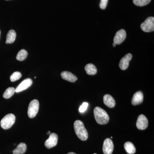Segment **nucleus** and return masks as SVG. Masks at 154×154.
I'll return each mask as SVG.
<instances>
[{"label":"nucleus","mask_w":154,"mask_h":154,"mask_svg":"<svg viewBox=\"0 0 154 154\" xmlns=\"http://www.w3.org/2000/svg\"><path fill=\"white\" fill-rule=\"evenodd\" d=\"M67 154H76L74 152H69Z\"/></svg>","instance_id":"obj_25"},{"label":"nucleus","mask_w":154,"mask_h":154,"mask_svg":"<svg viewBox=\"0 0 154 154\" xmlns=\"http://www.w3.org/2000/svg\"><path fill=\"white\" fill-rule=\"evenodd\" d=\"M39 103L38 100L34 99L29 104L28 106V114L29 118L35 117L38 113L39 109Z\"/></svg>","instance_id":"obj_4"},{"label":"nucleus","mask_w":154,"mask_h":154,"mask_svg":"<svg viewBox=\"0 0 154 154\" xmlns=\"http://www.w3.org/2000/svg\"><path fill=\"white\" fill-rule=\"evenodd\" d=\"M75 132L78 137L82 140L85 141L88 139V134L85 128L84 123L79 120H77L74 123Z\"/></svg>","instance_id":"obj_1"},{"label":"nucleus","mask_w":154,"mask_h":154,"mask_svg":"<svg viewBox=\"0 0 154 154\" xmlns=\"http://www.w3.org/2000/svg\"><path fill=\"white\" fill-rule=\"evenodd\" d=\"M143 101V95L141 91L135 93L131 100V104L134 106L140 105Z\"/></svg>","instance_id":"obj_12"},{"label":"nucleus","mask_w":154,"mask_h":154,"mask_svg":"<svg viewBox=\"0 0 154 154\" xmlns=\"http://www.w3.org/2000/svg\"><path fill=\"white\" fill-rule=\"evenodd\" d=\"M58 137L56 134L52 133L49 135V137L45 141V146L48 149H51L55 146L57 143Z\"/></svg>","instance_id":"obj_6"},{"label":"nucleus","mask_w":154,"mask_h":154,"mask_svg":"<svg viewBox=\"0 0 154 154\" xmlns=\"http://www.w3.org/2000/svg\"><path fill=\"white\" fill-rule=\"evenodd\" d=\"M17 36L16 31L14 30H9L6 36V44H11L14 42Z\"/></svg>","instance_id":"obj_15"},{"label":"nucleus","mask_w":154,"mask_h":154,"mask_svg":"<svg viewBox=\"0 0 154 154\" xmlns=\"http://www.w3.org/2000/svg\"><path fill=\"white\" fill-rule=\"evenodd\" d=\"M126 37V33L125 30L121 29L118 30L113 38V43L116 45H120L125 40Z\"/></svg>","instance_id":"obj_9"},{"label":"nucleus","mask_w":154,"mask_h":154,"mask_svg":"<svg viewBox=\"0 0 154 154\" xmlns=\"http://www.w3.org/2000/svg\"><path fill=\"white\" fill-rule=\"evenodd\" d=\"M85 70L88 75H94L97 73V70L96 66L92 63L86 65L85 67Z\"/></svg>","instance_id":"obj_17"},{"label":"nucleus","mask_w":154,"mask_h":154,"mask_svg":"<svg viewBox=\"0 0 154 154\" xmlns=\"http://www.w3.org/2000/svg\"><path fill=\"white\" fill-rule=\"evenodd\" d=\"M28 53L25 49H22L17 54L16 58L18 60L22 61L26 59L28 57Z\"/></svg>","instance_id":"obj_20"},{"label":"nucleus","mask_w":154,"mask_h":154,"mask_svg":"<svg viewBox=\"0 0 154 154\" xmlns=\"http://www.w3.org/2000/svg\"><path fill=\"white\" fill-rule=\"evenodd\" d=\"M50 131H48V132L47 133V134H50Z\"/></svg>","instance_id":"obj_27"},{"label":"nucleus","mask_w":154,"mask_h":154,"mask_svg":"<svg viewBox=\"0 0 154 154\" xmlns=\"http://www.w3.org/2000/svg\"><path fill=\"white\" fill-rule=\"evenodd\" d=\"M141 29L144 32H150L154 30V17H149L140 25Z\"/></svg>","instance_id":"obj_5"},{"label":"nucleus","mask_w":154,"mask_h":154,"mask_svg":"<svg viewBox=\"0 0 154 154\" xmlns=\"http://www.w3.org/2000/svg\"><path fill=\"white\" fill-rule=\"evenodd\" d=\"M22 74L19 72H15L12 74L10 77L11 82H15L19 80L22 77Z\"/></svg>","instance_id":"obj_22"},{"label":"nucleus","mask_w":154,"mask_h":154,"mask_svg":"<svg viewBox=\"0 0 154 154\" xmlns=\"http://www.w3.org/2000/svg\"><path fill=\"white\" fill-rule=\"evenodd\" d=\"M94 154H96V153H94Z\"/></svg>","instance_id":"obj_29"},{"label":"nucleus","mask_w":154,"mask_h":154,"mask_svg":"<svg viewBox=\"0 0 154 154\" xmlns=\"http://www.w3.org/2000/svg\"><path fill=\"white\" fill-rule=\"evenodd\" d=\"M114 149L113 141L110 138L104 140L103 146V152L104 154H112Z\"/></svg>","instance_id":"obj_8"},{"label":"nucleus","mask_w":154,"mask_h":154,"mask_svg":"<svg viewBox=\"0 0 154 154\" xmlns=\"http://www.w3.org/2000/svg\"><path fill=\"white\" fill-rule=\"evenodd\" d=\"M61 76L64 80H66L70 82L74 83L78 80V78L71 72H62L61 73Z\"/></svg>","instance_id":"obj_13"},{"label":"nucleus","mask_w":154,"mask_h":154,"mask_svg":"<svg viewBox=\"0 0 154 154\" xmlns=\"http://www.w3.org/2000/svg\"><path fill=\"white\" fill-rule=\"evenodd\" d=\"M124 148L128 153L134 154L135 153L136 148L133 144L131 142H127L124 144Z\"/></svg>","instance_id":"obj_18"},{"label":"nucleus","mask_w":154,"mask_h":154,"mask_svg":"<svg viewBox=\"0 0 154 154\" xmlns=\"http://www.w3.org/2000/svg\"><path fill=\"white\" fill-rule=\"evenodd\" d=\"M132 58L131 54L128 53L122 57L119 63V67L122 70H126L129 66V62Z\"/></svg>","instance_id":"obj_10"},{"label":"nucleus","mask_w":154,"mask_h":154,"mask_svg":"<svg viewBox=\"0 0 154 154\" xmlns=\"http://www.w3.org/2000/svg\"><path fill=\"white\" fill-rule=\"evenodd\" d=\"M27 150V145L24 143H21L13 151V154H23Z\"/></svg>","instance_id":"obj_16"},{"label":"nucleus","mask_w":154,"mask_h":154,"mask_svg":"<svg viewBox=\"0 0 154 154\" xmlns=\"http://www.w3.org/2000/svg\"><path fill=\"white\" fill-rule=\"evenodd\" d=\"M16 121V116L14 114H7L1 120V126L3 129L7 130L11 128Z\"/></svg>","instance_id":"obj_3"},{"label":"nucleus","mask_w":154,"mask_h":154,"mask_svg":"<svg viewBox=\"0 0 154 154\" xmlns=\"http://www.w3.org/2000/svg\"><path fill=\"white\" fill-rule=\"evenodd\" d=\"M15 92H16V89L13 87L7 88L3 94V97L5 99H10L14 95Z\"/></svg>","instance_id":"obj_19"},{"label":"nucleus","mask_w":154,"mask_h":154,"mask_svg":"<svg viewBox=\"0 0 154 154\" xmlns=\"http://www.w3.org/2000/svg\"><path fill=\"white\" fill-rule=\"evenodd\" d=\"M88 106V103L87 102H84L82 105H81L79 107V110L80 113H84L87 110Z\"/></svg>","instance_id":"obj_23"},{"label":"nucleus","mask_w":154,"mask_h":154,"mask_svg":"<svg viewBox=\"0 0 154 154\" xmlns=\"http://www.w3.org/2000/svg\"><path fill=\"white\" fill-rule=\"evenodd\" d=\"M108 0H101L100 3V8L102 10H105L107 7Z\"/></svg>","instance_id":"obj_24"},{"label":"nucleus","mask_w":154,"mask_h":154,"mask_svg":"<svg viewBox=\"0 0 154 154\" xmlns=\"http://www.w3.org/2000/svg\"><path fill=\"white\" fill-rule=\"evenodd\" d=\"M151 0H133L134 4L139 7H143L148 5Z\"/></svg>","instance_id":"obj_21"},{"label":"nucleus","mask_w":154,"mask_h":154,"mask_svg":"<svg viewBox=\"0 0 154 154\" xmlns=\"http://www.w3.org/2000/svg\"><path fill=\"white\" fill-rule=\"evenodd\" d=\"M113 47H115V46H116V44H115L114 43H113Z\"/></svg>","instance_id":"obj_26"},{"label":"nucleus","mask_w":154,"mask_h":154,"mask_svg":"<svg viewBox=\"0 0 154 154\" xmlns=\"http://www.w3.org/2000/svg\"><path fill=\"white\" fill-rule=\"evenodd\" d=\"M32 84H33V81L31 79H26L20 83V85L16 88V93H19L21 91L26 90L32 85Z\"/></svg>","instance_id":"obj_11"},{"label":"nucleus","mask_w":154,"mask_h":154,"mask_svg":"<svg viewBox=\"0 0 154 154\" xmlns=\"http://www.w3.org/2000/svg\"><path fill=\"white\" fill-rule=\"evenodd\" d=\"M94 115L96 122L100 125H105L108 123L109 116L105 110L99 107L94 108Z\"/></svg>","instance_id":"obj_2"},{"label":"nucleus","mask_w":154,"mask_h":154,"mask_svg":"<svg viewBox=\"0 0 154 154\" xmlns=\"http://www.w3.org/2000/svg\"><path fill=\"white\" fill-rule=\"evenodd\" d=\"M0 36H1V31H0Z\"/></svg>","instance_id":"obj_28"},{"label":"nucleus","mask_w":154,"mask_h":154,"mask_svg":"<svg viewBox=\"0 0 154 154\" xmlns=\"http://www.w3.org/2000/svg\"><path fill=\"white\" fill-rule=\"evenodd\" d=\"M103 101L104 103L107 107L113 108L115 107L116 102L115 99L109 94H106L103 97Z\"/></svg>","instance_id":"obj_14"},{"label":"nucleus","mask_w":154,"mask_h":154,"mask_svg":"<svg viewBox=\"0 0 154 154\" xmlns=\"http://www.w3.org/2000/svg\"><path fill=\"white\" fill-rule=\"evenodd\" d=\"M137 127L140 130L146 129L148 126V120L143 114H141L138 117L136 123Z\"/></svg>","instance_id":"obj_7"}]
</instances>
